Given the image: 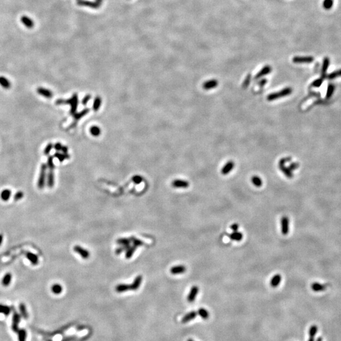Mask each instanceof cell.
<instances>
[{
	"mask_svg": "<svg viewBox=\"0 0 341 341\" xmlns=\"http://www.w3.org/2000/svg\"><path fill=\"white\" fill-rule=\"evenodd\" d=\"M56 104L57 105L63 104H70L71 106L70 114L72 115H74L76 113V111L77 109V106H78V95L77 94H73V95L71 99H69L68 100H63V99L58 100L56 102Z\"/></svg>",
	"mask_w": 341,
	"mask_h": 341,
	"instance_id": "1",
	"label": "cell"
},
{
	"mask_svg": "<svg viewBox=\"0 0 341 341\" xmlns=\"http://www.w3.org/2000/svg\"><path fill=\"white\" fill-rule=\"evenodd\" d=\"M47 168H49V173L48 176H47V186L49 188H52L55 184V175H54V169H55V165L53 162V157L49 156L47 159Z\"/></svg>",
	"mask_w": 341,
	"mask_h": 341,
	"instance_id": "2",
	"label": "cell"
},
{
	"mask_svg": "<svg viewBox=\"0 0 341 341\" xmlns=\"http://www.w3.org/2000/svg\"><path fill=\"white\" fill-rule=\"evenodd\" d=\"M47 169V166L46 164H42L41 165L38 183H37V186H38V188L39 189H43L45 186Z\"/></svg>",
	"mask_w": 341,
	"mask_h": 341,
	"instance_id": "3",
	"label": "cell"
},
{
	"mask_svg": "<svg viewBox=\"0 0 341 341\" xmlns=\"http://www.w3.org/2000/svg\"><path fill=\"white\" fill-rule=\"evenodd\" d=\"M291 93H292V89L290 87H287V88H286L283 90H282L280 92H275V93L270 94L269 95H268L267 100L269 101H271V100H275L277 99H279L280 97H286V96H287V95L291 94Z\"/></svg>",
	"mask_w": 341,
	"mask_h": 341,
	"instance_id": "4",
	"label": "cell"
},
{
	"mask_svg": "<svg viewBox=\"0 0 341 341\" xmlns=\"http://www.w3.org/2000/svg\"><path fill=\"white\" fill-rule=\"evenodd\" d=\"M289 160H291V158H284L281 159L279 162V168L282 171V173H283L287 178H292L293 176V174L291 172V170L289 168H287L284 166V164L287 161H289Z\"/></svg>",
	"mask_w": 341,
	"mask_h": 341,
	"instance_id": "5",
	"label": "cell"
},
{
	"mask_svg": "<svg viewBox=\"0 0 341 341\" xmlns=\"http://www.w3.org/2000/svg\"><path fill=\"white\" fill-rule=\"evenodd\" d=\"M281 232L283 235H287L289 231V219L287 216L282 217L280 221Z\"/></svg>",
	"mask_w": 341,
	"mask_h": 341,
	"instance_id": "6",
	"label": "cell"
},
{
	"mask_svg": "<svg viewBox=\"0 0 341 341\" xmlns=\"http://www.w3.org/2000/svg\"><path fill=\"white\" fill-rule=\"evenodd\" d=\"M20 320H21V317H20V314L18 313H17V311H14L13 315V318H12V328L15 332H17L19 330L18 324L20 322Z\"/></svg>",
	"mask_w": 341,
	"mask_h": 341,
	"instance_id": "7",
	"label": "cell"
},
{
	"mask_svg": "<svg viewBox=\"0 0 341 341\" xmlns=\"http://www.w3.org/2000/svg\"><path fill=\"white\" fill-rule=\"evenodd\" d=\"M73 250L79 255H80L83 259H88L90 257V253L87 249H84L83 247L76 245L73 247Z\"/></svg>",
	"mask_w": 341,
	"mask_h": 341,
	"instance_id": "8",
	"label": "cell"
},
{
	"mask_svg": "<svg viewBox=\"0 0 341 341\" xmlns=\"http://www.w3.org/2000/svg\"><path fill=\"white\" fill-rule=\"evenodd\" d=\"M313 60L312 56H295L292 58V62L294 63H310Z\"/></svg>",
	"mask_w": 341,
	"mask_h": 341,
	"instance_id": "9",
	"label": "cell"
},
{
	"mask_svg": "<svg viewBox=\"0 0 341 341\" xmlns=\"http://www.w3.org/2000/svg\"><path fill=\"white\" fill-rule=\"evenodd\" d=\"M199 288L198 286H193V287H191L190 291L187 297V300L189 303H192L195 300L196 297L199 293Z\"/></svg>",
	"mask_w": 341,
	"mask_h": 341,
	"instance_id": "10",
	"label": "cell"
},
{
	"mask_svg": "<svg viewBox=\"0 0 341 341\" xmlns=\"http://www.w3.org/2000/svg\"><path fill=\"white\" fill-rule=\"evenodd\" d=\"M190 184L188 182L182 179H175L172 182V186L177 188H187Z\"/></svg>",
	"mask_w": 341,
	"mask_h": 341,
	"instance_id": "11",
	"label": "cell"
},
{
	"mask_svg": "<svg viewBox=\"0 0 341 341\" xmlns=\"http://www.w3.org/2000/svg\"><path fill=\"white\" fill-rule=\"evenodd\" d=\"M21 22L24 25L27 29H32L34 27V22L33 20L26 15H24L21 17Z\"/></svg>",
	"mask_w": 341,
	"mask_h": 341,
	"instance_id": "12",
	"label": "cell"
},
{
	"mask_svg": "<svg viewBox=\"0 0 341 341\" xmlns=\"http://www.w3.org/2000/svg\"><path fill=\"white\" fill-rule=\"evenodd\" d=\"M186 270V268L184 265H176L174 267H171L170 269V272L173 275H177V274H184Z\"/></svg>",
	"mask_w": 341,
	"mask_h": 341,
	"instance_id": "13",
	"label": "cell"
},
{
	"mask_svg": "<svg viewBox=\"0 0 341 341\" xmlns=\"http://www.w3.org/2000/svg\"><path fill=\"white\" fill-rule=\"evenodd\" d=\"M142 279L143 278L142 275H138L137 276L136 278H135L134 282H133V283L130 285V290L132 291H136L137 290L138 288H139V287L141 285V283L142 282Z\"/></svg>",
	"mask_w": 341,
	"mask_h": 341,
	"instance_id": "14",
	"label": "cell"
},
{
	"mask_svg": "<svg viewBox=\"0 0 341 341\" xmlns=\"http://www.w3.org/2000/svg\"><path fill=\"white\" fill-rule=\"evenodd\" d=\"M234 162L231 161H229L224 165V166L221 169V173L223 175H226L231 171V170L234 169Z\"/></svg>",
	"mask_w": 341,
	"mask_h": 341,
	"instance_id": "15",
	"label": "cell"
},
{
	"mask_svg": "<svg viewBox=\"0 0 341 341\" xmlns=\"http://www.w3.org/2000/svg\"><path fill=\"white\" fill-rule=\"evenodd\" d=\"M78 4L79 5H82V6H86L92 8H97L100 7V4L97 2L89 1H85V0H78Z\"/></svg>",
	"mask_w": 341,
	"mask_h": 341,
	"instance_id": "16",
	"label": "cell"
},
{
	"mask_svg": "<svg viewBox=\"0 0 341 341\" xmlns=\"http://www.w3.org/2000/svg\"><path fill=\"white\" fill-rule=\"evenodd\" d=\"M197 315H198V314H197V312L195 311H190V313L186 314V315L182 318V322L183 323H186L187 322H189L190 321L195 319L196 318V317L197 316Z\"/></svg>",
	"mask_w": 341,
	"mask_h": 341,
	"instance_id": "17",
	"label": "cell"
},
{
	"mask_svg": "<svg viewBox=\"0 0 341 341\" xmlns=\"http://www.w3.org/2000/svg\"><path fill=\"white\" fill-rule=\"evenodd\" d=\"M271 71H272V68L270 67V65H266L257 75H256L255 78L258 79L261 77L266 75L270 73L271 72Z\"/></svg>",
	"mask_w": 341,
	"mask_h": 341,
	"instance_id": "18",
	"label": "cell"
},
{
	"mask_svg": "<svg viewBox=\"0 0 341 341\" xmlns=\"http://www.w3.org/2000/svg\"><path fill=\"white\" fill-rule=\"evenodd\" d=\"M37 92L39 94L42 95V96L46 97V98H51L52 97V92L51 91V90L47 89H44V88H42V87H39L37 90Z\"/></svg>",
	"mask_w": 341,
	"mask_h": 341,
	"instance_id": "19",
	"label": "cell"
},
{
	"mask_svg": "<svg viewBox=\"0 0 341 341\" xmlns=\"http://www.w3.org/2000/svg\"><path fill=\"white\" fill-rule=\"evenodd\" d=\"M25 256L27 258V259L30 261V263L34 265H36L38 264L39 263V258L37 257V255L35 254H34L31 252H27L25 253Z\"/></svg>",
	"mask_w": 341,
	"mask_h": 341,
	"instance_id": "20",
	"label": "cell"
},
{
	"mask_svg": "<svg viewBox=\"0 0 341 341\" xmlns=\"http://www.w3.org/2000/svg\"><path fill=\"white\" fill-rule=\"evenodd\" d=\"M218 85V81L215 79L207 81L203 84V87L205 90H209L216 88Z\"/></svg>",
	"mask_w": 341,
	"mask_h": 341,
	"instance_id": "21",
	"label": "cell"
},
{
	"mask_svg": "<svg viewBox=\"0 0 341 341\" xmlns=\"http://www.w3.org/2000/svg\"><path fill=\"white\" fill-rule=\"evenodd\" d=\"M89 112V109H85L83 111H82L81 112H80V113H76L73 115L74 117V119H75V123L72 125V126H75L76 125V123L77 122V121H78L80 119L82 118L83 116H84L85 115H86Z\"/></svg>",
	"mask_w": 341,
	"mask_h": 341,
	"instance_id": "22",
	"label": "cell"
},
{
	"mask_svg": "<svg viewBox=\"0 0 341 341\" xmlns=\"http://www.w3.org/2000/svg\"><path fill=\"white\" fill-rule=\"evenodd\" d=\"M229 238H230L231 240L236 241H240L241 240H242V239L243 238V234L240 232L235 231V232H233L231 234H230V235H229Z\"/></svg>",
	"mask_w": 341,
	"mask_h": 341,
	"instance_id": "23",
	"label": "cell"
},
{
	"mask_svg": "<svg viewBox=\"0 0 341 341\" xmlns=\"http://www.w3.org/2000/svg\"><path fill=\"white\" fill-rule=\"evenodd\" d=\"M281 275L280 274L275 275L270 280V286L272 287H278L281 281Z\"/></svg>",
	"mask_w": 341,
	"mask_h": 341,
	"instance_id": "24",
	"label": "cell"
},
{
	"mask_svg": "<svg viewBox=\"0 0 341 341\" xmlns=\"http://www.w3.org/2000/svg\"><path fill=\"white\" fill-rule=\"evenodd\" d=\"M115 290L118 292H123L129 291L130 290V285L126 284H120L116 286Z\"/></svg>",
	"mask_w": 341,
	"mask_h": 341,
	"instance_id": "25",
	"label": "cell"
},
{
	"mask_svg": "<svg viewBox=\"0 0 341 341\" xmlns=\"http://www.w3.org/2000/svg\"><path fill=\"white\" fill-rule=\"evenodd\" d=\"M0 85L1 87L4 89H8L11 87V83L8 80L4 77H0Z\"/></svg>",
	"mask_w": 341,
	"mask_h": 341,
	"instance_id": "26",
	"label": "cell"
},
{
	"mask_svg": "<svg viewBox=\"0 0 341 341\" xmlns=\"http://www.w3.org/2000/svg\"><path fill=\"white\" fill-rule=\"evenodd\" d=\"M197 314L204 320H207L209 318V313L206 309L204 308H200L197 312Z\"/></svg>",
	"mask_w": 341,
	"mask_h": 341,
	"instance_id": "27",
	"label": "cell"
},
{
	"mask_svg": "<svg viewBox=\"0 0 341 341\" xmlns=\"http://www.w3.org/2000/svg\"><path fill=\"white\" fill-rule=\"evenodd\" d=\"M12 274L10 273H7L5 274L2 279L1 283L3 286H8L10 285V282L12 281Z\"/></svg>",
	"mask_w": 341,
	"mask_h": 341,
	"instance_id": "28",
	"label": "cell"
},
{
	"mask_svg": "<svg viewBox=\"0 0 341 341\" xmlns=\"http://www.w3.org/2000/svg\"><path fill=\"white\" fill-rule=\"evenodd\" d=\"M11 195H12V191L8 189L4 190L2 191V192L1 193V199L3 201H7L10 198Z\"/></svg>",
	"mask_w": 341,
	"mask_h": 341,
	"instance_id": "29",
	"label": "cell"
},
{
	"mask_svg": "<svg viewBox=\"0 0 341 341\" xmlns=\"http://www.w3.org/2000/svg\"><path fill=\"white\" fill-rule=\"evenodd\" d=\"M137 248V247L134 246V247H130L128 248V249L126 250V251H125V252H126V253H125V258H126V259H130V258H131L132 257V256L134 255V253H135V250H136Z\"/></svg>",
	"mask_w": 341,
	"mask_h": 341,
	"instance_id": "30",
	"label": "cell"
},
{
	"mask_svg": "<svg viewBox=\"0 0 341 341\" xmlns=\"http://www.w3.org/2000/svg\"><path fill=\"white\" fill-rule=\"evenodd\" d=\"M329 64H330V60L328 58H325V59L323 60V66H322V76H325V75H326L327 69L329 66Z\"/></svg>",
	"mask_w": 341,
	"mask_h": 341,
	"instance_id": "31",
	"label": "cell"
},
{
	"mask_svg": "<svg viewBox=\"0 0 341 341\" xmlns=\"http://www.w3.org/2000/svg\"><path fill=\"white\" fill-rule=\"evenodd\" d=\"M51 291L55 294H60L63 291V287L59 284H55L52 285L51 287Z\"/></svg>",
	"mask_w": 341,
	"mask_h": 341,
	"instance_id": "32",
	"label": "cell"
},
{
	"mask_svg": "<svg viewBox=\"0 0 341 341\" xmlns=\"http://www.w3.org/2000/svg\"><path fill=\"white\" fill-rule=\"evenodd\" d=\"M19 309H20L21 315H22L25 319L29 317L28 313H27V311L26 306L24 304V303H20V305H19Z\"/></svg>",
	"mask_w": 341,
	"mask_h": 341,
	"instance_id": "33",
	"label": "cell"
},
{
	"mask_svg": "<svg viewBox=\"0 0 341 341\" xmlns=\"http://www.w3.org/2000/svg\"><path fill=\"white\" fill-rule=\"evenodd\" d=\"M318 332V327L315 325H313L309 329V337L315 338Z\"/></svg>",
	"mask_w": 341,
	"mask_h": 341,
	"instance_id": "34",
	"label": "cell"
},
{
	"mask_svg": "<svg viewBox=\"0 0 341 341\" xmlns=\"http://www.w3.org/2000/svg\"><path fill=\"white\" fill-rule=\"evenodd\" d=\"M252 183L257 187H260L262 185V181L260 178H259L257 176H254L252 178Z\"/></svg>",
	"mask_w": 341,
	"mask_h": 341,
	"instance_id": "35",
	"label": "cell"
},
{
	"mask_svg": "<svg viewBox=\"0 0 341 341\" xmlns=\"http://www.w3.org/2000/svg\"><path fill=\"white\" fill-rule=\"evenodd\" d=\"M12 311V308L7 306H4L3 305H0V313L4 314L5 315H8Z\"/></svg>",
	"mask_w": 341,
	"mask_h": 341,
	"instance_id": "36",
	"label": "cell"
},
{
	"mask_svg": "<svg viewBox=\"0 0 341 341\" xmlns=\"http://www.w3.org/2000/svg\"><path fill=\"white\" fill-rule=\"evenodd\" d=\"M55 156L58 158L61 162H62L64 160L70 158V156L68 154H61L60 152H56L55 154Z\"/></svg>",
	"mask_w": 341,
	"mask_h": 341,
	"instance_id": "37",
	"label": "cell"
},
{
	"mask_svg": "<svg viewBox=\"0 0 341 341\" xmlns=\"http://www.w3.org/2000/svg\"><path fill=\"white\" fill-rule=\"evenodd\" d=\"M18 341H26L27 332L24 329H20L18 331Z\"/></svg>",
	"mask_w": 341,
	"mask_h": 341,
	"instance_id": "38",
	"label": "cell"
},
{
	"mask_svg": "<svg viewBox=\"0 0 341 341\" xmlns=\"http://www.w3.org/2000/svg\"><path fill=\"white\" fill-rule=\"evenodd\" d=\"M101 103H102V99L100 97L97 96L95 97L93 104V109L95 111H97L99 109Z\"/></svg>",
	"mask_w": 341,
	"mask_h": 341,
	"instance_id": "39",
	"label": "cell"
},
{
	"mask_svg": "<svg viewBox=\"0 0 341 341\" xmlns=\"http://www.w3.org/2000/svg\"><path fill=\"white\" fill-rule=\"evenodd\" d=\"M131 240L130 239L125 238H121L116 240V243L120 245H129Z\"/></svg>",
	"mask_w": 341,
	"mask_h": 341,
	"instance_id": "40",
	"label": "cell"
},
{
	"mask_svg": "<svg viewBox=\"0 0 341 341\" xmlns=\"http://www.w3.org/2000/svg\"><path fill=\"white\" fill-rule=\"evenodd\" d=\"M90 134L95 137H97L100 134V130L99 127L96 126H93L90 128Z\"/></svg>",
	"mask_w": 341,
	"mask_h": 341,
	"instance_id": "41",
	"label": "cell"
},
{
	"mask_svg": "<svg viewBox=\"0 0 341 341\" xmlns=\"http://www.w3.org/2000/svg\"><path fill=\"white\" fill-rule=\"evenodd\" d=\"M129 247H130V244L129 245H121L120 247L118 248L115 250V254L117 255H120L123 252H125L126 250Z\"/></svg>",
	"mask_w": 341,
	"mask_h": 341,
	"instance_id": "42",
	"label": "cell"
},
{
	"mask_svg": "<svg viewBox=\"0 0 341 341\" xmlns=\"http://www.w3.org/2000/svg\"><path fill=\"white\" fill-rule=\"evenodd\" d=\"M130 240L133 242V243H134V245L136 247L142 246V245L143 244V242L142 241H141L140 239H139L135 238V237H131Z\"/></svg>",
	"mask_w": 341,
	"mask_h": 341,
	"instance_id": "43",
	"label": "cell"
},
{
	"mask_svg": "<svg viewBox=\"0 0 341 341\" xmlns=\"http://www.w3.org/2000/svg\"><path fill=\"white\" fill-rule=\"evenodd\" d=\"M333 0H324L323 6L326 9H330L333 6Z\"/></svg>",
	"mask_w": 341,
	"mask_h": 341,
	"instance_id": "44",
	"label": "cell"
},
{
	"mask_svg": "<svg viewBox=\"0 0 341 341\" xmlns=\"http://www.w3.org/2000/svg\"><path fill=\"white\" fill-rule=\"evenodd\" d=\"M311 289L314 291H316V292L321 291L323 290V286L320 285V284H319L315 283V284H313L311 285Z\"/></svg>",
	"mask_w": 341,
	"mask_h": 341,
	"instance_id": "45",
	"label": "cell"
},
{
	"mask_svg": "<svg viewBox=\"0 0 341 341\" xmlns=\"http://www.w3.org/2000/svg\"><path fill=\"white\" fill-rule=\"evenodd\" d=\"M339 77H341V70H337L336 72H334L332 73H330L328 76V78L329 79H334Z\"/></svg>",
	"mask_w": 341,
	"mask_h": 341,
	"instance_id": "46",
	"label": "cell"
},
{
	"mask_svg": "<svg viewBox=\"0 0 341 341\" xmlns=\"http://www.w3.org/2000/svg\"><path fill=\"white\" fill-rule=\"evenodd\" d=\"M334 85H329V86L328 87V89H327V98H330V97L332 96L334 91Z\"/></svg>",
	"mask_w": 341,
	"mask_h": 341,
	"instance_id": "47",
	"label": "cell"
},
{
	"mask_svg": "<svg viewBox=\"0 0 341 341\" xmlns=\"http://www.w3.org/2000/svg\"><path fill=\"white\" fill-rule=\"evenodd\" d=\"M132 181L134 182L135 184L138 185L140 184L142 181H143V178L141 176L139 175H135L134 176V177L132 178Z\"/></svg>",
	"mask_w": 341,
	"mask_h": 341,
	"instance_id": "48",
	"label": "cell"
},
{
	"mask_svg": "<svg viewBox=\"0 0 341 341\" xmlns=\"http://www.w3.org/2000/svg\"><path fill=\"white\" fill-rule=\"evenodd\" d=\"M23 196H24V193L22 192V191H17V192L15 193V195H14V197H13V199L15 201H18V200H20L22 199L23 198Z\"/></svg>",
	"mask_w": 341,
	"mask_h": 341,
	"instance_id": "49",
	"label": "cell"
},
{
	"mask_svg": "<svg viewBox=\"0 0 341 341\" xmlns=\"http://www.w3.org/2000/svg\"><path fill=\"white\" fill-rule=\"evenodd\" d=\"M52 147H53V145L51 143H49V144L46 147L44 151V154H45V155H48V154L50 153L51 151L52 150Z\"/></svg>",
	"mask_w": 341,
	"mask_h": 341,
	"instance_id": "50",
	"label": "cell"
},
{
	"mask_svg": "<svg viewBox=\"0 0 341 341\" xmlns=\"http://www.w3.org/2000/svg\"><path fill=\"white\" fill-rule=\"evenodd\" d=\"M322 82H323V78H320V79L316 80L315 82H313L312 83V86L315 87H319L322 84Z\"/></svg>",
	"mask_w": 341,
	"mask_h": 341,
	"instance_id": "51",
	"label": "cell"
},
{
	"mask_svg": "<svg viewBox=\"0 0 341 341\" xmlns=\"http://www.w3.org/2000/svg\"><path fill=\"white\" fill-rule=\"evenodd\" d=\"M250 78H251V75H250L249 74V75H247L246 79H245V80H244V83H243V88L245 89V88H247V87H248V85H249V82H250Z\"/></svg>",
	"mask_w": 341,
	"mask_h": 341,
	"instance_id": "52",
	"label": "cell"
},
{
	"mask_svg": "<svg viewBox=\"0 0 341 341\" xmlns=\"http://www.w3.org/2000/svg\"><path fill=\"white\" fill-rule=\"evenodd\" d=\"M91 97H91V95H85V97H84V98L83 99V100H82V104H83V105H86V104L88 103L89 100H90V99H91Z\"/></svg>",
	"mask_w": 341,
	"mask_h": 341,
	"instance_id": "53",
	"label": "cell"
},
{
	"mask_svg": "<svg viewBox=\"0 0 341 341\" xmlns=\"http://www.w3.org/2000/svg\"><path fill=\"white\" fill-rule=\"evenodd\" d=\"M231 229L233 232L238 231V229H239V225L238 224H233L231 226Z\"/></svg>",
	"mask_w": 341,
	"mask_h": 341,
	"instance_id": "54",
	"label": "cell"
},
{
	"mask_svg": "<svg viewBox=\"0 0 341 341\" xmlns=\"http://www.w3.org/2000/svg\"><path fill=\"white\" fill-rule=\"evenodd\" d=\"M62 145L60 143H56V144L55 145V148L57 151H61V148H62Z\"/></svg>",
	"mask_w": 341,
	"mask_h": 341,
	"instance_id": "55",
	"label": "cell"
},
{
	"mask_svg": "<svg viewBox=\"0 0 341 341\" xmlns=\"http://www.w3.org/2000/svg\"><path fill=\"white\" fill-rule=\"evenodd\" d=\"M297 168H298V165L296 163H293V164H291L290 166H289V169L291 170H294L295 169H296Z\"/></svg>",
	"mask_w": 341,
	"mask_h": 341,
	"instance_id": "56",
	"label": "cell"
},
{
	"mask_svg": "<svg viewBox=\"0 0 341 341\" xmlns=\"http://www.w3.org/2000/svg\"><path fill=\"white\" fill-rule=\"evenodd\" d=\"M61 151H63V154H68V147L66 146H63Z\"/></svg>",
	"mask_w": 341,
	"mask_h": 341,
	"instance_id": "57",
	"label": "cell"
},
{
	"mask_svg": "<svg viewBox=\"0 0 341 341\" xmlns=\"http://www.w3.org/2000/svg\"><path fill=\"white\" fill-rule=\"evenodd\" d=\"M3 239V236L1 234H0V245L2 244Z\"/></svg>",
	"mask_w": 341,
	"mask_h": 341,
	"instance_id": "58",
	"label": "cell"
},
{
	"mask_svg": "<svg viewBox=\"0 0 341 341\" xmlns=\"http://www.w3.org/2000/svg\"><path fill=\"white\" fill-rule=\"evenodd\" d=\"M308 341H315V338L313 337H309Z\"/></svg>",
	"mask_w": 341,
	"mask_h": 341,
	"instance_id": "59",
	"label": "cell"
},
{
	"mask_svg": "<svg viewBox=\"0 0 341 341\" xmlns=\"http://www.w3.org/2000/svg\"><path fill=\"white\" fill-rule=\"evenodd\" d=\"M317 341H322V338L321 337H319L317 339Z\"/></svg>",
	"mask_w": 341,
	"mask_h": 341,
	"instance_id": "60",
	"label": "cell"
},
{
	"mask_svg": "<svg viewBox=\"0 0 341 341\" xmlns=\"http://www.w3.org/2000/svg\"><path fill=\"white\" fill-rule=\"evenodd\" d=\"M102 1H103V0H96V2L98 3H99V4H100L101 3H102Z\"/></svg>",
	"mask_w": 341,
	"mask_h": 341,
	"instance_id": "61",
	"label": "cell"
},
{
	"mask_svg": "<svg viewBox=\"0 0 341 341\" xmlns=\"http://www.w3.org/2000/svg\"><path fill=\"white\" fill-rule=\"evenodd\" d=\"M187 341H194V340H192V339H188Z\"/></svg>",
	"mask_w": 341,
	"mask_h": 341,
	"instance_id": "62",
	"label": "cell"
},
{
	"mask_svg": "<svg viewBox=\"0 0 341 341\" xmlns=\"http://www.w3.org/2000/svg\"></svg>",
	"mask_w": 341,
	"mask_h": 341,
	"instance_id": "63",
	"label": "cell"
}]
</instances>
